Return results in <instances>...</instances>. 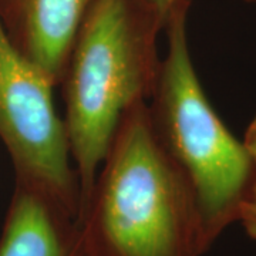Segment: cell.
I'll list each match as a JSON object with an SVG mask.
<instances>
[{"instance_id":"cell-6","label":"cell","mask_w":256,"mask_h":256,"mask_svg":"<svg viewBox=\"0 0 256 256\" xmlns=\"http://www.w3.org/2000/svg\"><path fill=\"white\" fill-rule=\"evenodd\" d=\"M78 215L53 192L14 181L0 256H84Z\"/></svg>"},{"instance_id":"cell-5","label":"cell","mask_w":256,"mask_h":256,"mask_svg":"<svg viewBox=\"0 0 256 256\" xmlns=\"http://www.w3.org/2000/svg\"><path fill=\"white\" fill-rule=\"evenodd\" d=\"M92 0H0V24L12 46L56 87Z\"/></svg>"},{"instance_id":"cell-8","label":"cell","mask_w":256,"mask_h":256,"mask_svg":"<svg viewBox=\"0 0 256 256\" xmlns=\"http://www.w3.org/2000/svg\"><path fill=\"white\" fill-rule=\"evenodd\" d=\"M242 142H244L246 151L249 152V156L254 160V162L256 165V117L249 124L246 132H245V140Z\"/></svg>"},{"instance_id":"cell-9","label":"cell","mask_w":256,"mask_h":256,"mask_svg":"<svg viewBox=\"0 0 256 256\" xmlns=\"http://www.w3.org/2000/svg\"><path fill=\"white\" fill-rule=\"evenodd\" d=\"M150 2L156 3V4H158L160 8H162L164 10H168V8L174 3L175 0H150ZM242 2H245V3H256V0H242Z\"/></svg>"},{"instance_id":"cell-3","label":"cell","mask_w":256,"mask_h":256,"mask_svg":"<svg viewBox=\"0 0 256 256\" xmlns=\"http://www.w3.org/2000/svg\"><path fill=\"white\" fill-rule=\"evenodd\" d=\"M191 3L175 0L166 10L168 50L148 100V114L158 141L191 181L212 246L238 220L239 206L256 180V165L215 112L195 73L188 46Z\"/></svg>"},{"instance_id":"cell-2","label":"cell","mask_w":256,"mask_h":256,"mask_svg":"<svg viewBox=\"0 0 256 256\" xmlns=\"http://www.w3.org/2000/svg\"><path fill=\"white\" fill-rule=\"evenodd\" d=\"M166 10L150 0H92L62 78L72 160L87 202L128 108L150 100L161 58L156 40Z\"/></svg>"},{"instance_id":"cell-4","label":"cell","mask_w":256,"mask_h":256,"mask_svg":"<svg viewBox=\"0 0 256 256\" xmlns=\"http://www.w3.org/2000/svg\"><path fill=\"white\" fill-rule=\"evenodd\" d=\"M56 86L12 46L0 24V140L14 181L44 188L80 214L78 175L70 158L64 120L53 101Z\"/></svg>"},{"instance_id":"cell-1","label":"cell","mask_w":256,"mask_h":256,"mask_svg":"<svg viewBox=\"0 0 256 256\" xmlns=\"http://www.w3.org/2000/svg\"><path fill=\"white\" fill-rule=\"evenodd\" d=\"M77 222L84 256H202L210 248L194 186L158 141L148 101L121 118Z\"/></svg>"},{"instance_id":"cell-7","label":"cell","mask_w":256,"mask_h":256,"mask_svg":"<svg viewBox=\"0 0 256 256\" xmlns=\"http://www.w3.org/2000/svg\"><path fill=\"white\" fill-rule=\"evenodd\" d=\"M238 222L242 224L248 235L256 240V180L239 206Z\"/></svg>"}]
</instances>
